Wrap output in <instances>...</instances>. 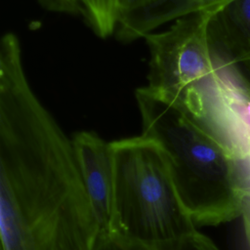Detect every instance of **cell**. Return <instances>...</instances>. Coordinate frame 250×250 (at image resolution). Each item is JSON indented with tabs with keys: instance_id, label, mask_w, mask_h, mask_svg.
Instances as JSON below:
<instances>
[{
	"instance_id": "obj_1",
	"label": "cell",
	"mask_w": 250,
	"mask_h": 250,
	"mask_svg": "<svg viewBox=\"0 0 250 250\" xmlns=\"http://www.w3.org/2000/svg\"><path fill=\"white\" fill-rule=\"evenodd\" d=\"M101 229L72 139L32 90L13 33L0 44L1 250H94Z\"/></svg>"
},
{
	"instance_id": "obj_2",
	"label": "cell",
	"mask_w": 250,
	"mask_h": 250,
	"mask_svg": "<svg viewBox=\"0 0 250 250\" xmlns=\"http://www.w3.org/2000/svg\"><path fill=\"white\" fill-rule=\"evenodd\" d=\"M142 135L166 154L178 196L196 227L242 215L245 182L232 147L202 117L163 94L137 89Z\"/></svg>"
},
{
	"instance_id": "obj_3",
	"label": "cell",
	"mask_w": 250,
	"mask_h": 250,
	"mask_svg": "<svg viewBox=\"0 0 250 250\" xmlns=\"http://www.w3.org/2000/svg\"><path fill=\"white\" fill-rule=\"evenodd\" d=\"M110 145L113 195L106 233L128 242L161 246L197 232L175 189L160 146L143 135Z\"/></svg>"
},
{
	"instance_id": "obj_4",
	"label": "cell",
	"mask_w": 250,
	"mask_h": 250,
	"mask_svg": "<svg viewBox=\"0 0 250 250\" xmlns=\"http://www.w3.org/2000/svg\"><path fill=\"white\" fill-rule=\"evenodd\" d=\"M214 13L199 10L176 20L166 30L145 37L150 53L147 87L199 117L219 69L208 31Z\"/></svg>"
},
{
	"instance_id": "obj_5",
	"label": "cell",
	"mask_w": 250,
	"mask_h": 250,
	"mask_svg": "<svg viewBox=\"0 0 250 250\" xmlns=\"http://www.w3.org/2000/svg\"><path fill=\"white\" fill-rule=\"evenodd\" d=\"M80 173L101 234L109 229L113 195V158L111 145L94 132L81 131L72 138Z\"/></svg>"
},
{
	"instance_id": "obj_6",
	"label": "cell",
	"mask_w": 250,
	"mask_h": 250,
	"mask_svg": "<svg viewBox=\"0 0 250 250\" xmlns=\"http://www.w3.org/2000/svg\"><path fill=\"white\" fill-rule=\"evenodd\" d=\"M201 9L199 0H120L116 34L122 41L145 38L156 27Z\"/></svg>"
},
{
	"instance_id": "obj_7",
	"label": "cell",
	"mask_w": 250,
	"mask_h": 250,
	"mask_svg": "<svg viewBox=\"0 0 250 250\" xmlns=\"http://www.w3.org/2000/svg\"><path fill=\"white\" fill-rule=\"evenodd\" d=\"M208 31L219 57L233 64H250V0H230L219 8Z\"/></svg>"
},
{
	"instance_id": "obj_8",
	"label": "cell",
	"mask_w": 250,
	"mask_h": 250,
	"mask_svg": "<svg viewBox=\"0 0 250 250\" xmlns=\"http://www.w3.org/2000/svg\"><path fill=\"white\" fill-rule=\"evenodd\" d=\"M94 250H220L206 235L197 231L194 234L170 244L161 246H147L128 242L116 236L101 234Z\"/></svg>"
},
{
	"instance_id": "obj_9",
	"label": "cell",
	"mask_w": 250,
	"mask_h": 250,
	"mask_svg": "<svg viewBox=\"0 0 250 250\" xmlns=\"http://www.w3.org/2000/svg\"><path fill=\"white\" fill-rule=\"evenodd\" d=\"M120 0H85L81 14L89 25L101 37H106L116 29Z\"/></svg>"
},
{
	"instance_id": "obj_10",
	"label": "cell",
	"mask_w": 250,
	"mask_h": 250,
	"mask_svg": "<svg viewBox=\"0 0 250 250\" xmlns=\"http://www.w3.org/2000/svg\"><path fill=\"white\" fill-rule=\"evenodd\" d=\"M39 2L49 11L80 13V6L77 0H39Z\"/></svg>"
},
{
	"instance_id": "obj_11",
	"label": "cell",
	"mask_w": 250,
	"mask_h": 250,
	"mask_svg": "<svg viewBox=\"0 0 250 250\" xmlns=\"http://www.w3.org/2000/svg\"><path fill=\"white\" fill-rule=\"evenodd\" d=\"M204 8H212V9H219L222 6H224L226 3H228L230 0H200ZM245 67L250 72V64L245 65Z\"/></svg>"
},
{
	"instance_id": "obj_12",
	"label": "cell",
	"mask_w": 250,
	"mask_h": 250,
	"mask_svg": "<svg viewBox=\"0 0 250 250\" xmlns=\"http://www.w3.org/2000/svg\"><path fill=\"white\" fill-rule=\"evenodd\" d=\"M77 1H78V3H79V6H80V13H81V7H82V5H83V3H84L85 0H77Z\"/></svg>"
}]
</instances>
